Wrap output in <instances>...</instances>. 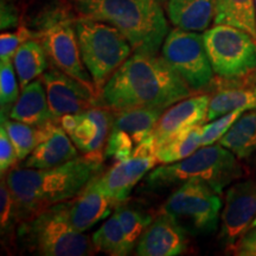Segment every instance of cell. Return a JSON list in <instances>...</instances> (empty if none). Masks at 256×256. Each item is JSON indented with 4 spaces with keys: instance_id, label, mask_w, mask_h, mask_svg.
I'll list each match as a JSON object with an SVG mask.
<instances>
[{
    "instance_id": "cell-1",
    "label": "cell",
    "mask_w": 256,
    "mask_h": 256,
    "mask_svg": "<svg viewBox=\"0 0 256 256\" xmlns=\"http://www.w3.org/2000/svg\"><path fill=\"white\" fill-rule=\"evenodd\" d=\"M191 94V89L162 56L134 54L108 80L98 101L113 112L133 108L165 110Z\"/></svg>"
},
{
    "instance_id": "cell-2",
    "label": "cell",
    "mask_w": 256,
    "mask_h": 256,
    "mask_svg": "<svg viewBox=\"0 0 256 256\" xmlns=\"http://www.w3.org/2000/svg\"><path fill=\"white\" fill-rule=\"evenodd\" d=\"M104 156H76L49 168H14L5 179L17 206L20 223L48 208L75 198L104 174ZM19 223V224H20Z\"/></svg>"
},
{
    "instance_id": "cell-3",
    "label": "cell",
    "mask_w": 256,
    "mask_h": 256,
    "mask_svg": "<svg viewBox=\"0 0 256 256\" xmlns=\"http://www.w3.org/2000/svg\"><path fill=\"white\" fill-rule=\"evenodd\" d=\"M72 4L78 17L116 28L134 54L156 55L168 34L159 0H72Z\"/></svg>"
},
{
    "instance_id": "cell-4",
    "label": "cell",
    "mask_w": 256,
    "mask_h": 256,
    "mask_svg": "<svg viewBox=\"0 0 256 256\" xmlns=\"http://www.w3.org/2000/svg\"><path fill=\"white\" fill-rule=\"evenodd\" d=\"M244 176L240 159L218 142L202 146L190 156L172 164H160L144 180L147 191H164L180 186L188 179H200L218 194Z\"/></svg>"
},
{
    "instance_id": "cell-5",
    "label": "cell",
    "mask_w": 256,
    "mask_h": 256,
    "mask_svg": "<svg viewBox=\"0 0 256 256\" xmlns=\"http://www.w3.org/2000/svg\"><path fill=\"white\" fill-rule=\"evenodd\" d=\"M16 238L25 250L40 256H89L96 249L92 238L74 229L68 200L48 208L18 226Z\"/></svg>"
},
{
    "instance_id": "cell-6",
    "label": "cell",
    "mask_w": 256,
    "mask_h": 256,
    "mask_svg": "<svg viewBox=\"0 0 256 256\" xmlns=\"http://www.w3.org/2000/svg\"><path fill=\"white\" fill-rule=\"evenodd\" d=\"M74 25L83 63L100 95L108 80L130 56L132 46L116 28L104 22L78 17Z\"/></svg>"
},
{
    "instance_id": "cell-7",
    "label": "cell",
    "mask_w": 256,
    "mask_h": 256,
    "mask_svg": "<svg viewBox=\"0 0 256 256\" xmlns=\"http://www.w3.org/2000/svg\"><path fill=\"white\" fill-rule=\"evenodd\" d=\"M200 179H188L170 196L159 212L168 216L190 236L208 235L218 226L222 200Z\"/></svg>"
},
{
    "instance_id": "cell-8",
    "label": "cell",
    "mask_w": 256,
    "mask_h": 256,
    "mask_svg": "<svg viewBox=\"0 0 256 256\" xmlns=\"http://www.w3.org/2000/svg\"><path fill=\"white\" fill-rule=\"evenodd\" d=\"M203 37L211 66L220 78L238 81L256 68V40L248 32L216 24Z\"/></svg>"
},
{
    "instance_id": "cell-9",
    "label": "cell",
    "mask_w": 256,
    "mask_h": 256,
    "mask_svg": "<svg viewBox=\"0 0 256 256\" xmlns=\"http://www.w3.org/2000/svg\"><path fill=\"white\" fill-rule=\"evenodd\" d=\"M162 57L191 92L203 90L214 81L215 72L208 57L203 34L174 28L165 38Z\"/></svg>"
},
{
    "instance_id": "cell-10",
    "label": "cell",
    "mask_w": 256,
    "mask_h": 256,
    "mask_svg": "<svg viewBox=\"0 0 256 256\" xmlns=\"http://www.w3.org/2000/svg\"><path fill=\"white\" fill-rule=\"evenodd\" d=\"M165 110L158 108H133L114 112L110 136L104 148V158L121 162L133 154L153 133Z\"/></svg>"
},
{
    "instance_id": "cell-11",
    "label": "cell",
    "mask_w": 256,
    "mask_h": 256,
    "mask_svg": "<svg viewBox=\"0 0 256 256\" xmlns=\"http://www.w3.org/2000/svg\"><path fill=\"white\" fill-rule=\"evenodd\" d=\"M74 22L75 19L68 18L52 24L40 32V40L54 66L96 92L92 75L83 63Z\"/></svg>"
},
{
    "instance_id": "cell-12",
    "label": "cell",
    "mask_w": 256,
    "mask_h": 256,
    "mask_svg": "<svg viewBox=\"0 0 256 256\" xmlns=\"http://www.w3.org/2000/svg\"><path fill=\"white\" fill-rule=\"evenodd\" d=\"M156 142L153 133L133 152L98 177V184L115 203L126 200L136 185L158 164Z\"/></svg>"
},
{
    "instance_id": "cell-13",
    "label": "cell",
    "mask_w": 256,
    "mask_h": 256,
    "mask_svg": "<svg viewBox=\"0 0 256 256\" xmlns=\"http://www.w3.org/2000/svg\"><path fill=\"white\" fill-rule=\"evenodd\" d=\"M256 220V178L232 183L226 192L218 240L226 250Z\"/></svg>"
},
{
    "instance_id": "cell-14",
    "label": "cell",
    "mask_w": 256,
    "mask_h": 256,
    "mask_svg": "<svg viewBox=\"0 0 256 256\" xmlns=\"http://www.w3.org/2000/svg\"><path fill=\"white\" fill-rule=\"evenodd\" d=\"M40 78L46 87L50 110L56 120L101 106L95 92L56 66H49Z\"/></svg>"
},
{
    "instance_id": "cell-15",
    "label": "cell",
    "mask_w": 256,
    "mask_h": 256,
    "mask_svg": "<svg viewBox=\"0 0 256 256\" xmlns=\"http://www.w3.org/2000/svg\"><path fill=\"white\" fill-rule=\"evenodd\" d=\"M114 112L98 106L76 114H68L60 119V124L68 133L70 139L84 156H104L110 136Z\"/></svg>"
},
{
    "instance_id": "cell-16",
    "label": "cell",
    "mask_w": 256,
    "mask_h": 256,
    "mask_svg": "<svg viewBox=\"0 0 256 256\" xmlns=\"http://www.w3.org/2000/svg\"><path fill=\"white\" fill-rule=\"evenodd\" d=\"M210 100L209 94L188 96L168 107L153 130L156 147L162 146L206 122Z\"/></svg>"
},
{
    "instance_id": "cell-17",
    "label": "cell",
    "mask_w": 256,
    "mask_h": 256,
    "mask_svg": "<svg viewBox=\"0 0 256 256\" xmlns=\"http://www.w3.org/2000/svg\"><path fill=\"white\" fill-rule=\"evenodd\" d=\"M40 140L30 156L24 160V168H55L78 156V150L62 127L60 120L40 126Z\"/></svg>"
},
{
    "instance_id": "cell-18",
    "label": "cell",
    "mask_w": 256,
    "mask_h": 256,
    "mask_svg": "<svg viewBox=\"0 0 256 256\" xmlns=\"http://www.w3.org/2000/svg\"><path fill=\"white\" fill-rule=\"evenodd\" d=\"M186 246V232L168 216L159 212L140 236L136 254L139 256H176L184 254Z\"/></svg>"
},
{
    "instance_id": "cell-19",
    "label": "cell",
    "mask_w": 256,
    "mask_h": 256,
    "mask_svg": "<svg viewBox=\"0 0 256 256\" xmlns=\"http://www.w3.org/2000/svg\"><path fill=\"white\" fill-rule=\"evenodd\" d=\"M115 206L116 203L101 188L96 177L81 194L68 200L69 220L74 229L86 232L98 222L110 217Z\"/></svg>"
},
{
    "instance_id": "cell-20",
    "label": "cell",
    "mask_w": 256,
    "mask_h": 256,
    "mask_svg": "<svg viewBox=\"0 0 256 256\" xmlns=\"http://www.w3.org/2000/svg\"><path fill=\"white\" fill-rule=\"evenodd\" d=\"M10 119L37 127L56 120L50 110L46 87L40 78L22 89L20 96L10 113Z\"/></svg>"
},
{
    "instance_id": "cell-21",
    "label": "cell",
    "mask_w": 256,
    "mask_h": 256,
    "mask_svg": "<svg viewBox=\"0 0 256 256\" xmlns=\"http://www.w3.org/2000/svg\"><path fill=\"white\" fill-rule=\"evenodd\" d=\"M166 12L174 26L186 31H206L215 20L216 0H168Z\"/></svg>"
},
{
    "instance_id": "cell-22",
    "label": "cell",
    "mask_w": 256,
    "mask_h": 256,
    "mask_svg": "<svg viewBox=\"0 0 256 256\" xmlns=\"http://www.w3.org/2000/svg\"><path fill=\"white\" fill-rule=\"evenodd\" d=\"M228 87L211 96L206 121H212L234 110H256V86H242L226 81Z\"/></svg>"
},
{
    "instance_id": "cell-23",
    "label": "cell",
    "mask_w": 256,
    "mask_h": 256,
    "mask_svg": "<svg viewBox=\"0 0 256 256\" xmlns=\"http://www.w3.org/2000/svg\"><path fill=\"white\" fill-rule=\"evenodd\" d=\"M49 58L43 44L37 38L23 42L14 57V66L19 84L23 89L28 83L40 78L49 69Z\"/></svg>"
},
{
    "instance_id": "cell-24",
    "label": "cell",
    "mask_w": 256,
    "mask_h": 256,
    "mask_svg": "<svg viewBox=\"0 0 256 256\" xmlns=\"http://www.w3.org/2000/svg\"><path fill=\"white\" fill-rule=\"evenodd\" d=\"M240 160L256 153V110L243 113L218 142Z\"/></svg>"
},
{
    "instance_id": "cell-25",
    "label": "cell",
    "mask_w": 256,
    "mask_h": 256,
    "mask_svg": "<svg viewBox=\"0 0 256 256\" xmlns=\"http://www.w3.org/2000/svg\"><path fill=\"white\" fill-rule=\"evenodd\" d=\"M215 24H226L248 32L256 40L254 0H216Z\"/></svg>"
},
{
    "instance_id": "cell-26",
    "label": "cell",
    "mask_w": 256,
    "mask_h": 256,
    "mask_svg": "<svg viewBox=\"0 0 256 256\" xmlns=\"http://www.w3.org/2000/svg\"><path fill=\"white\" fill-rule=\"evenodd\" d=\"M92 241L96 252L112 256H126L133 250V247L127 241L122 226L114 212L94 232Z\"/></svg>"
},
{
    "instance_id": "cell-27",
    "label": "cell",
    "mask_w": 256,
    "mask_h": 256,
    "mask_svg": "<svg viewBox=\"0 0 256 256\" xmlns=\"http://www.w3.org/2000/svg\"><path fill=\"white\" fill-rule=\"evenodd\" d=\"M203 126V124H202ZM202 126L174 138L156 148L158 164H172L190 156L202 147Z\"/></svg>"
},
{
    "instance_id": "cell-28",
    "label": "cell",
    "mask_w": 256,
    "mask_h": 256,
    "mask_svg": "<svg viewBox=\"0 0 256 256\" xmlns=\"http://www.w3.org/2000/svg\"><path fill=\"white\" fill-rule=\"evenodd\" d=\"M114 214L119 218L126 235L128 243L134 248L136 241L152 223L153 217L147 211L139 208L136 204L128 203L127 200L116 204Z\"/></svg>"
},
{
    "instance_id": "cell-29",
    "label": "cell",
    "mask_w": 256,
    "mask_h": 256,
    "mask_svg": "<svg viewBox=\"0 0 256 256\" xmlns=\"http://www.w3.org/2000/svg\"><path fill=\"white\" fill-rule=\"evenodd\" d=\"M2 126L14 144L19 160L26 159L40 140V128L37 126L12 119L2 120Z\"/></svg>"
},
{
    "instance_id": "cell-30",
    "label": "cell",
    "mask_w": 256,
    "mask_h": 256,
    "mask_svg": "<svg viewBox=\"0 0 256 256\" xmlns=\"http://www.w3.org/2000/svg\"><path fill=\"white\" fill-rule=\"evenodd\" d=\"M19 220L17 206L10 190L6 179L2 177L0 184V229H2V241L8 246L11 240L17 235Z\"/></svg>"
},
{
    "instance_id": "cell-31",
    "label": "cell",
    "mask_w": 256,
    "mask_h": 256,
    "mask_svg": "<svg viewBox=\"0 0 256 256\" xmlns=\"http://www.w3.org/2000/svg\"><path fill=\"white\" fill-rule=\"evenodd\" d=\"M19 80L16 72L14 60L0 62V113L2 121L10 119L12 107L20 96Z\"/></svg>"
},
{
    "instance_id": "cell-32",
    "label": "cell",
    "mask_w": 256,
    "mask_h": 256,
    "mask_svg": "<svg viewBox=\"0 0 256 256\" xmlns=\"http://www.w3.org/2000/svg\"><path fill=\"white\" fill-rule=\"evenodd\" d=\"M243 113L244 110H241L230 112L212 120L210 124H203L202 126V146H209L218 142Z\"/></svg>"
},
{
    "instance_id": "cell-33",
    "label": "cell",
    "mask_w": 256,
    "mask_h": 256,
    "mask_svg": "<svg viewBox=\"0 0 256 256\" xmlns=\"http://www.w3.org/2000/svg\"><path fill=\"white\" fill-rule=\"evenodd\" d=\"M32 38L38 40V34L25 25L19 26L17 32H2L0 36V60L2 62L14 60L19 46L23 42Z\"/></svg>"
},
{
    "instance_id": "cell-34",
    "label": "cell",
    "mask_w": 256,
    "mask_h": 256,
    "mask_svg": "<svg viewBox=\"0 0 256 256\" xmlns=\"http://www.w3.org/2000/svg\"><path fill=\"white\" fill-rule=\"evenodd\" d=\"M18 156L8 132L2 126L0 128V171L2 176L8 174L18 162Z\"/></svg>"
},
{
    "instance_id": "cell-35",
    "label": "cell",
    "mask_w": 256,
    "mask_h": 256,
    "mask_svg": "<svg viewBox=\"0 0 256 256\" xmlns=\"http://www.w3.org/2000/svg\"><path fill=\"white\" fill-rule=\"evenodd\" d=\"M228 252L238 256H256V226L241 236Z\"/></svg>"
},
{
    "instance_id": "cell-36",
    "label": "cell",
    "mask_w": 256,
    "mask_h": 256,
    "mask_svg": "<svg viewBox=\"0 0 256 256\" xmlns=\"http://www.w3.org/2000/svg\"><path fill=\"white\" fill-rule=\"evenodd\" d=\"M19 24V14L18 10L8 0H2V30H8V28H17Z\"/></svg>"
},
{
    "instance_id": "cell-37",
    "label": "cell",
    "mask_w": 256,
    "mask_h": 256,
    "mask_svg": "<svg viewBox=\"0 0 256 256\" xmlns=\"http://www.w3.org/2000/svg\"><path fill=\"white\" fill-rule=\"evenodd\" d=\"M232 83H238V84H242V86H256V68L252 70L250 74H248L246 78H243L238 81H229Z\"/></svg>"
},
{
    "instance_id": "cell-38",
    "label": "cell",
    "mask_w": 256,
    "mask_h": 256,
    "mask_svg": "<svg viewBox=\"0 0 256 256\" xmlns=\"http://www.w3.org/2000/svg\"><path fill=\"white\" fill-rule=\"evenodd\" d=\"M254 174H255V178H256V156L254 159Z\"/></svg>"
},
{
    "instance_id": "cell-39",
    "label": "cell",
    "mask_w": 256,
    "mask_h": 256,
    "mask_svg": "<svg viewBox=\"0 0 256 256\" xmlns=\"http://www.w3.org/2000/svg\"><path fill=\"white\" fill-rule=\"evenodd\" d=\"M159 2H168V0H159Z\"/></svg>"
},
{
    "instance_id": "cell-40",
    "label": "cell",
    "mask_w": 256,
    "mask_h": 256,
    "mask_svg": "<svg viewBox=\"0 0 256 256\" xmlns=\"http://www.w3.org/2000/svg\"><path fill=\"white\" fill-rule=\"evenodd\" d=\"M256 226V220L254 222V224H252V226Z\"/></svg>"
},
{
    "instance_id": "cell-41",
    "label": "cell",
    "mask_w": 256,
    "mask_h": 256,
    "mask_svg": "<svg viewBox=\"0 0 256 256\" xmlns=\"http://www.w3.org/2000/svg\"><path fill=\"white\" fill-rule=\"evenodd\" d=\"M254 2H255V10H256V0H254Z\"/></svg>"
}]
</instances>
